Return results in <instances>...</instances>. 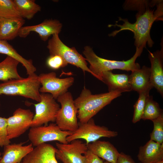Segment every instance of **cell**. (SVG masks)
Returning a JSON list of instances; mask_svg holds the SVG:
<instances>
[{
    "instance_id": "1",
    "label": "cell",
    "mask_w": 163,
    "mask_h": 163,
    "mask_svg": "<svg viewBox=\"0 0 163 163\" xmlns=\"http://www.w3.org/2000/svg\"><path fill=\"white\" fill-rule=\"evenodd\" d=\"M160 1L153 0L151 2L145 0L133 1L131 4L130 8L131 10L138 11L136 15V22L131 23L127 19L119 17L118 21H122L123 23L122 25L116 23L114 25H109V27H117L120 28L113 31L109 36L114 37L122 31L129 30L134 34L136 48L143 49L147 44L149 47H152L154 42L150 36V30L155 21L162 19L163 2L158 5L155 10L152 8L156 6Z\"/></svg>"
},
{
    "instance_id": "2",
    "label": "cell",
    "mask_w": 163,
    "mask_h": 163,
    "mask_svg": "<svg viewBox=\"0 0 163 163\" xmlns=\"http://www.w3.org/2000/svg\"><path fill=\"white\" fill-rule=\"evenodd\" d=\"M121 95V93L118 91L92 94L84 87L79 96L74 100L79 122H87L112 100Z\"/></svg>"
},
{
    "instance_id": "3",
    "label": "cell",
    "mask_w": 163,
    "mask_h": 163,
    "mask_svg": "<svg viewBox=\"0 0 163 163\" xmlns=\"http://www.w3.org/2000/svg\"><path fill=\"white\" fill-rule=\"evenodd\" d=\"M143 49L136 48L133 56L126 61L110 60L101 58L97 56L92 48L88 46L84 47L83 53L86 61L90 64L89 68L92 75L102 82L101 76L102 73L104 72L115 69L133 72L140 69L139 64L136 62V61L141 55Z\"/></svg>"
},
{
    "instance_id": "4",
    "label": "cell",
    "mask_w": 163,
    "mask_h": 163,
    "mask_svg": "<svg viewBox=\"0 0 163 163\" xmlns=\"http://www.w3.org/2000/svg\"><path fill=\"white\" fill-rule=\"evenodd\" d=\"M40 85L38 76L34 73L26 78L11 79L0 84V95L21 96L39 102Z\"/></svg>"
},
{
    "instance_id": "5",
    "label": "cell",
    "mask_w": 163,
    "mask_h": 163,
    "mask_svg": "<svg viewBox=\"0 0 163 163\" xmlns=\"http://www.w3.org/2000/svg\"><path fill=\"white\" fill-rule=\"evenodd\" d=\"M56 100L60 103L61 107L57 113L56 123L62 131H75L78 126V112L72 94L67 91L59 96Z\"/></svg>"
},
{
    "instance_id": "6",
    "label": "cell",
    "mask_w": 163,
    "mask_h": 163,
    "mask_svg": "<svg viewBox=\"0 0 163 163\" xmlns=\"http://www.w3.org/2000/svg\"><path fill=\"white\" fill-rule=\"evenodd\" d=\"M58 34L52 35V37L48 41L47 48L50 55H58L67 64H70L80 68L84 74L87 72L92 75L87 66L85 58L78 53L75 47L70 48L64 44L59 39Z\"/></svg>"
},
{
    "instance_id": "7",
    "label": "cell",
    "mask_w": 163,
    "mask_h": 163,
    "mask_svg": "<svg viewBox=\"0 0 163 163\" xmlns=\"http://www.w3.org/2000/svg\"><path fill=\"white\" fill-rule=\"evenodd\" d=\"M117 135V131L111 130L104 126L96 125L92 118L86 123L79 122L78 128L67 137L66 140L69 143L74 140L82 139L86 141L87 145L102 137L112 138Z\"/></svg>"
},
{
    "instance_id": "8",
    "label": "cell",
    "mask_w": 163,
    "mask_h": 163,
    "mask_svg": "<svg viewBox=\"0 0 163 163\" xmlns=\"http://www.w3.org/2000/svg\"><path fill=\"white\" fill-rule=\"evenodd\" d=\"M72 133L62 131L56 123H52L49 125L30 127L28 137L31 143L35 147L48 142L54 141L66 144L68 143L66 138Z\"/></svg>"
},
{
    "instance_id": "9",
    "label": "cell",
    "mask_w": 163,
    "mask_h": 163,
    "mask_svg": "<svg viewBox=\"0 0 163 163\" xmlns=\"http://www.w3.org/2000/svg\"><path fill=\"white\" fill-rule=\"evenodd\" d=\"M40 102L34 104L35 113L30 127L46 125L50 122H55L57 113L60 108L59 104L50 94L40 93Z\"/></svg>"
},
{
    "instance_id": "10",
    "label": "cell",
    "mask_w": 163,
    "mask_h": 163,
    "mask_svg": "<svg viewBox=\"0 0 163 163\" xmlns=\"http://www.w3.org/2000/svg\"><path fill=\"white\" fill-rule=\"evenodd\" d=\"M56 158L62 163H86L85 156L82 155L88 150L87 145L79 139L66 144L56 142Z\"/></svg>"
},
{
    "instance_id": "11",
    "label": "cell",
    "mask_w": 163,
    "mask_h": 163,
    "mask_svg": "<svg viewBox=\"0 0 163 163\" xmlns=\"http://www.w3.org/2000/svg\"><path fill=\"white\" fill-rule=\"evenodd\" d=\"M38 78L42 85L39 89L40 92L49 93L55 100L67 92L74 81V78L72 77L59 78L54 72L40 74L38 76Z\"/></svg>"
},
{
    "instance_id": "12",
    "label": "cell",
    "mask_w": 163,
    "mask_h": 163,
    "mask_svg": "<svg viewBox=\"0 0 163 163\" xmlns=\"http://www.w3.org/2000/svg\"><path fill=\"white\" fill-rule=\"evenodd\" d=\"M34 116L30 110L19 108L15 110L12 116L7 118L10 139L19 137L30 127Z\"/></svg>"
},
{
    "instance_id": "13",
    "label": "cell",
    "mask_w": 163,
    "mask_h": 163,
    "mask_svg": "<svg viewBox=\"0 0 163 163\" xmlns=\"http://www.w3.org/2000/svg\"><path fill=\"white\" fill-rule=\"evenodd\" d=\"M62 25L56 20H44L41 23L36 25L22 27L19 30L18 36L26 38L31 32L38 34L42 40L45 41L51 35L59 34Z\"/></svg>"
},
{
    "instance_id": "14",
    "label": "cell",
    "mask_w": 163,
    "mask_h": 163,
    "mask_svg": "<svg viewBox=\"0 0 163 163\" xmlns=\"http://www.w3.org/2000/svg\"><path fill=\"white\" fill-rule=\"evenodd\" d=\"M151 64L150 83L161 96H163V49L153 52L149 51Z\"/></svg>"
},
{
    "instance_id": "15",
    "label": "cell",
    "mask_w": 163,
    "mask_h": 163,
    "mask_svg": "<svg viewBox=\"0 0 163 163\" xmlns=\"http://www.w3.org/2000/svg\"><path fill=\"white\" fill-rule=\"evenodd\" d=\"M56 148L46 143L37 146L23 159L22 163H58L56 157Z\"/></svg>"
},
{
    "instance_id": "16",
    "label": "cell",
    "mask_w": 163,
    "mask_h": 163,
    "mask_svg": "<svg viewBox=\"0 0 163 163\" xmlns=\"http://www.w3.org/2000/svg\"><path fill=\"white\" fill-rule=\"evenodd\" d=\"M24 143L10 144L4 146L0 163H20L22 159L34 149L31 143L23 145Z\"/></svg>"
},
{
    "instance_id": "17",
    "label": "cell",
    "mask_w": 163,
    "mask_h": 163,
    "mask_svg": "<svg viewBox=\"0 0 163 163\" xmlns=\"http://www.w3.org/2000/svg\"><path fill=\"white\" fill-rule=\"evenodd\" d=\"M142 163H155L163 160V144L150 139L139 148L137 155Z\"/></svg>"
},
{
    "instance_id": "18",
    "label": "cell",
    "mask_w": 163,
    "mask_h": 163,
    "mask_svg": "<svg viewBox=\"0 0 163 163\" xmlns=\"http://www.w3.org/2000/svg\"><path fill=\"white\" fill-rule=\"evenodd\" d=\"M87 146L88 150L100 158L110 163H117L120 153L109 142L97 140Z\"/></svg>"
},
{
    "instance_id": "19",
    "label": "cell",
    "mask_w": 163,
    "mask_h": 163,
    "mask_svg": "<svg viewBox=\"0 0 163 163\" xmlns=\"http://www.w3.org/2000/svg\"><path fill=\"white\" fill-rule=\"evenodd\" d=\"M127 74H115L111 71L102 73V82L108 86L109 92L118 91L121 92L132 90L129 81Z\"/></svg>"
},
{
    "instance_id": "20",
    "label": "cell",
    "mask_w": 163,
    "mask_h": 163,
    "mask_svg": "<svg viewBox=\"0 0 163 163\" xmlns=\"http://www.w3.org/2000/svg\"><path fill=\"white\" fill-rule=\"evenodd\" d=\"M25 22L21 18H5L0 17V40H10L18 36L21 28Z\"/></svg>"
},
{
    "instance_id": "21",
    "label": "cell",
    "mask_w": 163,
    "mask_h": 163,
    "mask_svg": "<svg viewBox=\"0 0 163 163\" xmlns=\"http://www.w3.org/2000/svg\"><path fill=\"white\" fill-rule=\"evenodd\" d=\"M150 68L145 66L132 72L129 76V81L132 90L139 93L148 88L153 87L150 83Z\"/></svg>"
},
{
    "instance_id": "22",
    "label": "cell",
    "mask_w": 163,
    "mask_h": 163,
    "mask_svg": "<svg viewBox=\"0 0 163 163\" xmlns=\"http://www.w3.org/2000/svg\"><path fill=\"white\" fill-rule=\"evenodd\" d=\"M0 53L6 55L21 63L25 68L28 75L34 74L36 71L32 60L24 58L7 41L0 40Z\"/></svg>"
},
{
    "instance_id": "23",
    "label": "cell",
    "mask_w": 163,
    "mask_h": 163,
    "mask_svg": "<svg viewBox=\"0 0 163 163\" xmlns=\"http://www.w3.org/2000/svg\"><path fill=\"white\" fill-rule=\"evenodd\" d=\"M19 63L17 60L7 56L0 62V80L5 82L11 79L22 78L17 71Z\"/></svg>"
},
{
    "instance_id": "24",
    "label": "cell",
    "mask_w": 163,
    "mask_h": 163,
    "mask_svg": "<svg viewBox=\"0 0 163 163\" xmlns=\"http://www.w3.org/2000/svg\"><path fill=\"white\" fill-rule=\"evenodd\" d=\"M15 7L21 17L30 20L41 10L34 0H13Z\"/></svg>"
},
{
    "instance_id": "25",
    "label": "cell",
    "mask_w": 163,
    "mask_h": 163,
    "mask_svg": "<svg viewBox=\"0 0 163 163\" xmlns=\"http://www.w3.org/2000/svg\"><path fill=\"white\" fill-rule=\"evenodd\" d=\"M162 114V110L158 104L153 100L152 96L149 95L146 102L142 119L152 121Z\"/></svg>"
},
{
    "instance_id": "26",
    "label": "cell",
    "mask_w": 163,
    "mask_h": 163,
    "mask_svg": "<svg viewBox=\"0 0 163 163\" xmlns=\"http://www.w3.org/2000/svg\"><path fill=\"white\" fill-rule=\"evenodd\" d=\"M153 87H150L140 92L139 97L134 105V112L132 122L136 123L142 119L147 100L149 96V92Z\"/></svg>"
},
{
    "instance_id": "27",
    "label": "cell",
    "mask_w": 163,
    "mask_h": 163,
    "mask_svg": "<svg viewBox=\"0 0 163 163\" xmlns=\"http://www.w3.org/2000/svg\"><path fill=\"white\" fill-rule=\"evenodd\" d=\"M0 17L11 18H22L12 0H0Z\"/></svg>"
},
{
    "instance_id": "28",
    "label": "cell",
    "mask_w": 163,
    "mask_h": 163,
    "mask_svg": "<svg viewBox=\"0 0 163 163\" xmlns=\"http://www.w3.org/2000/svg\"><path fill=\"white\" fill-rule=\"evenodd\" d=\"M152 121L153 123L154 128L150 134V139L163 144V114Z\"/></svg>"
},
{
    "instance_id": "29",
    "label": "cell",
    "mask_w": 163,
    "mask_h": 163,
    "mask_svg": "<svg viewBox=\"0 0 163 163\" xmlns=\"http://www.w3.org/2000/svg\"><path fill=\"white\" fill-rule=\"evenodd\" d=\"M10 143L7 129V118L0 117V146L4 147Z\"/></svg>"
},
{
    "instance_id": "30",
    "label": "cell",
    "mask_w": 163,
    "mask_h": 163,
    "mask_svg": "<svg viewBox=\"0 0 163 163\" xmlns=\"http://www.w3.org/2000/svg\"><path fill=\"white\" fill-rule=\"evenodd\" d=\"M46 63L49 68L54 70L65 67L68 65L61 57L57 55H50Z\"/></svg>"
},
{
    "instance_id": "31",
    "label": "cell",
    "mask_w": 163,
    "mask_h": 163,
    "mask_svg": "<svg viewBox=\"0 0 163 163\" xmlns=\"http://www.w3.org/2000/svg\"><path fill=\"white\" fill-rule=\"evenodd\" d=\"M86 163H104L103 160L88 149L84 154Z\"/></svg>"
},
{
    "instance_id": "32",
    "label": "cell",
    "mask_w": 163,
    "mask_h": 163,
    "mask_svg": "<svg viewBox=\"0 0 163 163\" xmlns=\"http://www.w3.org/2000/svg\"><path fill=\"white\" fill-rule=\"evenodd\" d=\"M117 163H135L131 157L123 152L120 153Z\"/></svg>"
},
{
    "instance_id": "33",
    "label": "cell",
    "mask_w": 163,
    "mask_h": 163,
    "mask_svg": "<svg viewBox=\"0 0 163 163\" xmlns=\"http://www.w3.org/2000/svg\"><path fill=\"white\" fill-rule=\"evenodd\" d=\"M139 163H141V162H139ZM155 163H163V160L162 161H159V162H158Z\"/></svg>"
},
{
    "instance_id": "34",
    "label": "cell",
    "mask_w": 163,
    "mask_h": 163,
    "mask_svg": "<svg viewBox=\"0 0 163 163\" xmlns=\"http://www.w3.org/2000/svg\"><path fill=\"white\" fill-rule=\"evenodd\" d=\"M104 163H110L106 161H105L104 162Z\"/></svg>"
},
{
    "instance_id": "35",
    "label": "cell",
    "mask_w": 163,
    "mask_h": 163,
    "mask_svg": "<svg viewBox=\"0 0 163 163\" xmlns=\"http://www.w3.org/2000/svg\"><path fill=\"white\" fill-rule=\"evenodd\" d=\"M1 155H2V153L0 152V159L1 158Z\"/></svg>"
},
{
    "instance_id": "36",
    "label": "cell",
    "mask_w": 163,
    "mask_h": 163,
    "mask_svg": "<svg viewBox=\"0 0 163 163\" xmlns=\"http://www.w3.org/2000/svg\"></svg>"
},
{
    "instance_id": "37",
    "label": "cell",
    "mask_w": 163,
    "mask_h": 163,
    "mask_svg": "<svg viewBox=\"0 0 163 163\" xmlns=\"http://www.w3.org/2000/svg\"></svg>"
}]
</instances>
